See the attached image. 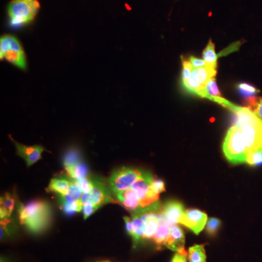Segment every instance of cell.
<instances>
[{"instance_id": "obj_1", "label": "cell", "mask_w": 262, "mask_h": 262, "mask_svg": "<svg viewBox=\"0 0 262 262\" xmlns=\"http://www.w3.org/2000/svg\"><path fill=\"white\" fill-rule=\"evenodd\" d=\"M17 211L19 222L32 233H40L51 222L52 210L49 203L41 200L18 203Z\"/></svg>"}, {"instance_id": "obj_2", "label": "cell", "mask_w": 262, "mask_h": 262, "mask_svg": "<svg viewBox=\"0 0 262 262\" xmlns=\"http://www.w3.org/2000/svg\"><path fill=\"white\" fill-rule=\"evenodd\" d=\"M229 110L235 115L234 125L242 131L248 151H262V119L249 108L236 106L234 103Z\"/></svg>"}, {"instance_id": "obj_3", "label": "cell", "mask_w": 262, "mask_h": 262, "mask_svg": "<svg viewBox=\"0 0 262 262\" xmlns=\"http://www.w3.org/2000/svg\"><path fill=\"white\" fill-rule=\"evenodd\" d=\"M223 151L229 163H246L248 150L245 142L242 131L236 125L227 131L223 144Z\"/></svg>"}, {"instance_id": "obj_4", "label": "cell", "mask_w": 262, "mask_h": 262, "mask_svg": "<svg viewBox=\"0 0 262 262\" xmlns=\"http://www.w3.org/2000/svg\"><path fill=\"white\" fill-rule=\"evenodd\" d=\"M39 4L37 0H13L8 5L10 24L20 27L30 23L35 18Z\"/></svg>"}, {"instance_id": "obj_5", "label": "cell", "mask_w": 262, "mask_h": 262, "mask_svg": "<svg viewBox=\"0 0 262 262\" xmlns=\"http://www.w3.org/2000/svg\"><path fill=\"white\" fill-rule=\"evenodd\" d=\"M0 58L6 59L22 70L27 68V57L18 39L12 35H4L0 39Z\"/></svg>"}, {"instance_id": "obj_6", "label": "cell", "mask_w": 262, "mask_h": 262, "mask_svg": "<svg viewBox=\"0 0 262 262\" xmlns=\"http://www.w3.org/2000/svg\"><path fill=\"white\" fill-rule=\"evenodd\" d=\"M144 170L122 167L115 170L108 180V188L114 194L131 187L144 173Z\"/></svg>"}, {"instance_id": "obj_7", "label": "cell", "mask_w": 262, "mask_h": 262, "mask_svg": "<svg viewBox=\"0 0 262 262\" xmlns=\"http://www.w3.org/2000/svg\"><path fill=\"white\" fill-rule=\"evenodd\" d=\"M216 67L207 65L201 68L193 69L187 83L183 86L187 92L199 96L206 89L207 84L216 75Z\"/></svg>"}, {"instance_id": "obj_8", "label": "cell", "mask_w": 262, "mask_h": 262, "mask_svg": "<svg viewBox=\"0 0 262 262\" xmlns=\"http://www.w3.org/2000/svg\"><path fill=\"white\" fill-rule=\"evenodd\" d=\"M94 187L89 192L83 193L81 196L80 203L82 205L84 203H92L102 206L103 204L110 203H116L115 200L110 195V191L102 181L95 179Z\"/></svg>"}, {"instance_id": "obj_9", "label": "cell", "mask_w": 262, "mask_h": 262, "mask_svg": "<svg viewBox=\"0 0 262 262\" xmlns=\"http://www.w3.org/2000/svg\"><path fill=\"white\" fill-rule=\"evenodd\" d=\"M208 215L199 210L189 209L184 211L181 215L179 223L191 229L194 234H198L204 229Z\"/></svg>"}, {"instance_id": "obj_10", "label": "cell", "mask_w": 262, "mask_h": 262, "mask_svg": "<svg viewBox=\"0 0 262 262\" xmlns=\"http://www.w3.org/2000/svg\"><path fill=\"white\" fill-rule=\"evenodd\" d=\"M16 147L17 154L23 158L27 166L30 167L42 158L44 147L40 145L26 146L13 141Z\"/></svg>"}, {"instance_id": "obj_11", "label": "cell", "mask_w": 262, "mask_h": 262, "mask_svg": "<svg viewBox=\"0 0 262 262\" xmlns=\"http://www.w3.org/2000/svg\"><path fill=\"white\" fill-rule=\"evenodd\" d=\"M117 201L122 205L127 211L133 214H141L140 201L134 189L129 188L126 190L115 194Z\"/></svg>"}, {"instance_id": "obj_12", "label": "cell", "mask_w": 262, "mask_h": 262, "mask_svg": "<svg viewBox=\"0 0 262 262\" xmlns=\"http://www.w3.org/2000/svg\"><path fill=\"white\" fill-rule=\"evenodd\" d=\"M184 206L179 201H169L164 205L162 213L165 218V222L170 227L179 223L181 215L184 213Z\"/></svg>"}, {"instance_id": "obj_13", "label": "cell", "mask_w": 262, "mask_h": 262, "mask_svg": "<svg viewBox=\"0 0 262 262\" xmlns=\"http://www.w3.org/2000/svg\"><path fill=\"white\" fill-rule=\"evenodd\" d=\"M141 218L146 224V230L143 239L152 238L156 233L160 224L165 222L162 210L160 211L151 212L141 214Z\"/></svg>"}, {"instance_id": "obj_14", "label": "cell", "mask_w": 262, "mask_h": 262, "mask_svg": "<svg viewBox=\"0 0 262 262\" xmlns=\"http://www.w3.org/2000/svg\"><path fill=\"white\" fill-rule=\"evenodd\" d=\"M185 237L184 231L179 226L175 225L170 228V235L165 246L177 252L187 253L184 249Z\"/></svg>"}, {"instance_id": "obj_15", "label": "cell", "mask_w": 262, "mask_h": 262, "mask_svg": "<svg viewBox=\"0 0 262 262\" xmlns=\"http://www.w3.org/2000/svg\"><path fill=\"white\" fill-rule=\"evenodd\" d=\"M15 195L14 194L6 193L1 198V208H0V215L1 220L11 216L14 210L15 204Z\"/></svg>"}, {"instance_id": "obj_16", "label": "cell", "mask_w": 262, "mask_h": 262, "mask_svg": "<svg viewBox=\"0 0 262 262\" xmlns=\"http://www.w3.org/2000/svg\"><path fill=\"white\" fill-rule=\"evenodd\" d=\"M134 222V233L132 237L134 246H137L144 237L146 230V224L141 218V214H133Z\"/></svg>"}, {"instance_id": "obj_17", "label": "cell", "mask_w": 262, "mask_h": 262, "mask_svg": "<svg viewBox=\"0 0 262 262\" xmlns=\"http://www.w3.org/2000/svg\"><path fill=\"white\" fill-rule=\"evenodd\" d=\"M70 179L67 178L52 179L47 190L50 192L58 193L60 196L64 195L70 186Z\"/></svg>"}, {"instance_id": "obj_18", "label": "cell", "mask_w": 262, "mask_h": 262, "mask_svg": "<svg viewBox=\"0 0 262 262\" xmlns=\"http://www.w3.org/2000/svg\"><path fill=\"white\" fill-rule=\"evenodd\" d=\"M70 186L68 191L64 195L60 196L61 204L62 203H75L80 200L83 192L81 190L80 188L77 185V183L70 179Z\"/></svg>"}, {"instance_id": "obj_19", "label": "cell", "mask_w": 262, "mask_h": 262, "mask_svg": "<svg viewBox=\"0 0 262 262\" xmlns=\"http://www.w3.org/2000/svg\"><path fill=\"white\" fill-rule=\"evenodd\" d=\"M65 170L68 177L73 180L85 178L89 173V167L82 161L73 166L65 168Z\"/></svg>"}, {"instance_id": "obj_20", "label": "cell", "mask_w": 262, "mask_h": 262, "mask_svg": "<svg viewBox=\"0 0 262 262\" xmlns=\"http://www.w3.org/2000/svg\"><path fill=\"white\" fill-rule=\"evenodd\" d=\"M170 228H171V227L167 225L165 222L160 224L159 227H158L156 233L155 234L154 237H152L155 244L158 247L165 246L167 241H168L169 235H170Z\"/></svg>"}, {"instance_id": "obj_21", "label": "cell", "mask_w": 262, "mask_h": 262, "mask_svg": "<svg viewBox=\"0 0 262 262\" xmlns=\"http://www.w3.org/2000/svg\"><path fill=\"white\" fill-rule=\"evenodd\" d=\"M198 96L207 98V99L211 100L212 101L215 98L222 97V95H221L220 90H219L215 77L210 80L209 82L207 84L206 89H205L204 91H202Z\"/></svg>"}, {"instance_id": "obj_22", "label": "cell", "mask_w": 262, "mask_h": 262, "mask_svg": "<svg viewBox=\"0 0 262 262\" xmlns=\"http://www.w3.org/2000/svg\"><path fill=\"white\" fill-rule=\"evenodd\" d=\"M189 262H206V250L203 245H195L189 248Z\"/></svg>"}, {"instance_id": "obj_23", "label": "cell", "mask_w": 262, "mask_h": 262, "mask_svg": "<svg viewBox=\"0 0 262 262\" xmlns=\"http://www.w3.org/2000/svg\"><path fill=\"white\" fill-rule=\"evenodd\" d=\"M82 161L80 152L78 149H75V148H71L68 149L63 156V163L64 168L73 166Z\"/></svg>"}, {"instance_id": "obj_24", "label": "cell", "mask_w": 262, "mask_h": 262, "mask_svg": "<svg viewBox=\"0 0 262 262\" xmlns=\"http://www.w3.org/2000/svg\"><path fill=\"white\" fill-rule=\"evenodd\" d=\"M219 56H220L215 53L214 44L212 42L211 40H210L203 52V60L206 61L207 64L217 67Z\"/></svg>"}, {"instance_id": "obj_25", "label": "cell", "mask_w": 262, "mask_h": 262, "mask_svg": "<svg viewBox=\"0 0 262 262\" xmlns=\"http://www.w3.org/2000/svg\"><path fill=\"white\" fill-rule=\"evenodd\" d=\"M237 89L239 94L243 97L247 98V99L254 97L256 94L259 93V90L256 89V87L248 83H245V82L237 84Z\"/></svg>"}, {"instance_id": "obj_26", "label": "cell", "mask_w": 262, "mask_h": 262, "mask_svg": "<svg viewBox=\"0 0 262 262\" xmlns=\"http://www.w3.org/2000/svg\"><path fill=\"white\" fill-rule=\"evenodd\" d=\"M246 163L251 166H258L262 165L261 150H253L248 151Z\"/></svg>"}, {"instance_id": "obj_27", "label": "cell", "mask_w": 262, "mask_h": 262, "mask_svg": "<svg viewBox=\"0 0 262 262\" xmlns=\"http://www.w3.org/2000/svg\"><path fill=\"white\" fill-rule=\"evenodd\" d=\"M247 104L248 108L252 110L258 117L262 119V98H258V99H256V98H248Z\"/></svg>"}, {"instance_id": "obj_28", "label": "cell", "mask_w": 262, "mask_h": 262, "mask_svg": "<svg viewBox=\"0 0 262 262\" xmlns=\"http://www.w3.org/2000/svg\"><path fill=\"white\" fill-rule=\"evenodd\" d=\"M61 206L66 214L72 215L76 212L82 211L83 205L80 201H77L75 203H62Z\"/></svg>"}, {"instance_id": "obj_29", "label": "cell", "mask_w": 262, "mask_h": 262, "mask_svg": "<svg viewBox=\"0 0 262 262\" xmlns=\"http://www.w3.org/2000/svg\"><path fill=\"white\" fill-rule=\"evenodd\" d=\"M182 86H184V84L187 83L188 81H189V78H190L191 75H192V72L193 70V68L192 67V64H191L190 62L186 61V60H184V58H182Z\"/></svg>"}, {"instance_id": "obj_30", "label": "cell", "mask_w": 262, "mask_h": 262, "mask_svg": "<svg viewBox=\"0 0 262 262\" xmlns=\"http://www.w3.org/2000/svg\"><path fill=\"white\" fill-rule=\"evenodd\" d=\"M72 181L77 183V185L80 188L81 190L83 193L89 192L93 187H94V181L93 179H90L89 177H85V178L77 179V180Z\"/></svg>"}, {"instance_id": "obj_31", "label": "cell", "mask_w": 262, "mask_h": 262, "mask_svg": "<svg viewBox=\"0 0 262 262\" xmlns=\"http://www.w3.org/2000/svg\"><path fill=\"white\" fill-rule=\"evenodd\" d=\"M221 225V221L218 219L211 218L208 220L206 223L207 232L210 235L213 236L218 232Z\"/></svg>"}, {"instance_id": "obj_32", "label": "cell", "mask_w": 262, "mask_h": 262, "mask_svg": "<svg viewBox=\"0 0 262 262\" xmlns=\"http://www.w3.org/2000/svg\"><path fill=\"white\" fill-rule=\"evenodd\" d=\"M150 190L157 194H160V193L165 192V183L160 179H153L151 185H150Z\"/></svg>"}, {"instance_id": "obj_33", "label": "cell", "mask_w": 262, "mask_h": 262, "mask_svg": "<svg viewBox=\"0 0 262 262\" xmlns=\"http://www.w3.org/2000/svg\"><path fill=\"white\" fill-rule=\"evenodd\" d=\"M101 206L99 205L92 204V203H84L82 207V212H83L84 220H87L89 216H91L93 213H95L98 208H101Z\"/></svg>"}, {"instance_id": "obj_34", "label": "cell", "mask_w": 262, "mask_h": 262, "mask_svg": "<svg viewBox=\"0 0 262 262\" xmlns=\"http://www.w3.org/2000/svg\"><path fill=\"white\" fill-rule=\"evenodd\" d=\"M189 61L192 64L193 69L201 68V67H204L208 65L204 60L199 59V58H195L194 56L189 57Z\"/></svg>"}, {"instance_id": "obj_35", "label": "cell", "mask_w": 262, "mask_h": 262, "mask_svg": "<svg viewBox=\"0 0 262 262\" xmlns=\"http://www.w3.org/2000/svg\"><path fill=\"white\" fill-rule=\"evenodd\" d=\"M123 220L125 221V226H126L127 233L132 237L133 233H134V222L130 217L124 216Z\"/></svg>"}, {"instance_id": "obj_36", "label": "cell", "mask_w": 262, "mask_h": 262, "mask_svg": "<svg viewBox=\"0 0 262 262\" xmlns=\"http://www.w3.org/2000/svg\"><path fill=\"white\" fill-rule=\"evenodd\" d=\"M187 253H182L177 252L173 256L171 262H187Z\"/></svg>"}, {"instance_id": "obj_37", "label": "cell", "mask_w": 262, "mask_h": 262, "mask_svg": "<svg viewBox=\"0 0 262 262\" xmlns=\"http://www.w3.org/2000/svg\"><path fill=\"white\" fill-rule=\"evenodd\" d=\"M0 262H10V261H8V260H7L6 258L3 257V256H2L1 260H0Z\"/></svg>"}, {"instance_id": "obj_38", "label": "cell", "mask_w": 262, "mask_h": 262, "mask_svg": "<svg viewBox=\"0 0 262 262\" xmlns=\"http://www.w3.org/2000/svg\"><path fill=\"white\" fill-rule=\"evenodd\" d=\"M102 262H110V261H102Z\"/></svg>"}]
</instances>
